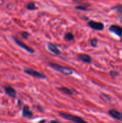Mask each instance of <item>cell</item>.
<instances>
[{
	"mask_svg": "<svg viewBox=\"0 0 122 123\" xmlns=\"http://www.w3.org/2000/svg\"><path fill=\"white\" fill-rule=\"evenodd\" d=\"M49 66L51 68L54 69V70H56L58 72L61 73L62 74L65 75H72L73 73L72 70L71 69L68 67H65L63 66H60L57 64L53 63V62H50Z\"/></svg>",
	"mask_w": 122,
	"mask_h": 123,
	"instance_id": "obj_1",
	"label": "cell"
},
{
	"mask_svg": "<svg viewBox=\"0 0 122 123\" xmlns=\"http://www.w3.org/2000/svg\"><path fill=\"white\" fill-rule=\"evenodd\" d=\"M59 115L62 118H65L68 120L71 121L76 123H88L84 120L83 118L78 117V116L73 115L69 114L67 113H59Z\"/></svg>",
	"mask_w": 122,
	"mask_h": 123,
	"instance_id": "obj_2",
	"label": "cell"
},
{
	"mask_svg": "<svg viewBox=\"0 0 122 123\" xmlns=\"http://www.w3.org/2000/svg\"><path fill=\"white\" fill-rule=\"evenodd\" d=\"M23 71L27 75H30L32 77H36V78H38V79H45L46 78V77L44 74L41 73L39 71H35V70H32V69H25Z\"/></svg>",
	"mask_w": 122,
	"mask_h": 123,
	"instance_id": "obj_3",
	"label": "cell"
},
{
	"mask_svg": "<svg viewBox=\"0 0 122 123\" xmlns=\"http://www.w3.org/2000/svg\"><path fill=\"white\" fill-rule=\"evenodd\" d=\"M87 25L91 28L96 31H102L104 28V25L102 22H96L94 20H90L87 23Z\"/></svg>",
	"mask_w": 122,
	"mask_h": 123,
	"instance_id": "obj_4",
	"label": "cell"
},
{
	"mask_svg": "<svg viewBox=\"0 0 122 123\" xmlns=\"http://www.w3.org/2000/svg\"><path fill=\"white\" fill-rule=\"evenodd\" d=\"M13 39H14L15 43L18 44V46H20V47H22V49H23L24 50H25L26 51H27V52H29V53H34V50L32 48H31V47H29V46H28V45H27L26 44H25L23 42L19 40V39L15 38V37H13Z\"/></svg>",
	"mask_w": 122,
	"mask_h": 123,
	"instance_id": "obj_5",
	"label": "cell"
},
{
	"mask_svg": "<svg viewBox=\"0 0 122 123\" xmlns=\"http://www.w3.org/2000/svg\"><path fill=\"white\" fill-rule=\"evenodd\" d=\"M5 94H7L9 97L14 98L16 95V91L13 87L10 85H5L4 86Z\"/></svg>",
	"mask_w": 122,
	"mask_h": 123,
	"instance_id": "obj_6",
	"label": "cell"
},
{
	"mask_svg": "<svg viewBox=\"0 0 122 123\" xmlns=\"http://www.w3.org/2000/svg\"><path fill=\"white\" fill-rule=\"evenodd\" d=\"M109 30L112 33H114L118 37L122 36V27L116 25H113L109 28Z\"/></svg>",
	"mask_w": 122,
	"mask_h": 123,
	"instance_id": "obj_7",
	"label": "cell"
},
{
	"mask_svg": "<svg viewBox=\"0 0 122 123\" xmlns=\"http://www.w3.org/2000/svg\"><path fill=\"white\" fill-rule=\"evenodd\" d=\"M108 114L113 118L122 121V114L116 110V109H110L108 110Z\"/></svg>",
	"mask_w": 122,
	"mask_h": 123,
	"instance_id": "obj_8",
	"label": "cell"
},
{
	"mask_svg": "<svg viewBox=\"0 0 122 123\" xmlns=\"http://www.w3.org/2000/svg\"><path fill=\"white\" fill-rule=\"evenodd\" d=\"M47 47L50 52H52V53H54V54L56 55L61 54V52H60V50L58 49V47L56 46L55 44H53V43H48Z\"/></svg>",
	"mask_w": 122,
	"mask_h": 123,
	"instance_id": "obj_9",
	"label": "cell"
},
{
	"mask_svg": "<svg viewBox=\"0 0 122 123\" xmlns=\"http://www.w3.org/2000/svg\"><path fill=\"white\" fill-rule=\"evenodd\" d=\"M22 115L23 117L30 118L32 116V112L30 110V108L28 106H24L23 107Z\"/></svg>",
	"mask_w": 122,
	"mask_h": 123,
	"instance_id": "obj_10",
	"label": "cell"
},
{
	"mask_svg": "<svg viewBox=\"0 0 122 123\" xmlns=\"http://www.w3.org/2000/svg\"><path fill=\"white\" fill-rule=\"evenodd\" d=\"M78 57L83 62H86V63H90L92 62V58L89 55L85 54V53H80Z\"/></svg>",
	"mask_w": 122,
	"mask_h": 123,
	"instance_id": "obj_11",
	"label": "cell"
},
{
	"mask_svg": "<svg viewBox=\"0 0 122 123\" xmlns=\"http://www.w3.org/2000/svg\"><path fill=\"white\" fill-rule=\"evenodd\" d=\"M59 90L60 91L63 92V93L67 94V95H72L73 94V92L72 91V90H71L70 89L68 88L61 87V88H59Z\"/></svg>",
	"mask_w": 122,
	"mask_h": 123,
	"instance_id": "obj_12",
	"label": "cell"
},
{
	"mask_svg": "<svg viewBox=\"0 0 122 123\" xmlns=\"http://www.w3.org/2000/svg\"><path fill=\"white\" fill-rule=\"evenodd\" d=\"M65 39L67 41H71L74 39V36L71 33H66L65 35Z\"/></svg>",
	"mask_w": 122,
	"mask_h": 123,
	"instance_id": "obj_13",
	"label": "cell"
},
{
	"mask_svg": "<svg viewBox=\"0 0 122 123\" xmlns=\"http://www.w3.org/2000/svg\"><path fill=\"white\" fill-rule=\"evenodd\" d=\"M98 43V40L96 38H92V39H91L90 41V44L91 46L94 47L97 46Z\"/></svg>",
	"mask_w": 122,
	"mask_h": 123,
	"instance_id": "obj_14",
	"label": "cell"
},
{
	"mask_svg": "<svg viewBox=\"0 0 122 123\" xmlns=\"http://www.w3.org/2000/svg\"><path fill=\"white\" fill-rule=\"evenodd\" d=\"M27 9L29 10H33L36 9V7H35V5L34 3H29L27 4Z\"/></svg>",
	"mask_w": 122,
	"mask_h": 123,
	"instance_id": "obj_15",
	"label": "cell"
},
{
	"mask_svg": "<svg viewBox=\"0 0 122 123\" xmlns=\"http://www.w3.org/2000/svg\"><path fill=\"white\" fill-rule=\"evenodd\" d=\"M113 9L116 10V11H117V13L122 14V5H117V6H116L115 7H114V8H113Z\"/></svg>",
	"mask_w": 122,
	"mask_h": 123,
	"instance_id": "obj_16",
	"label": "cell"
},
{
	"mask_svg": "<svg viewBox=\"0 0 122 123\" xmlns=\"http://www.w3.org/2000/svg\"><path fill=\"white\" fill-rule=\"evenodd\" d=\"M21 35L24 38H25V39L28 38V37H29V36H30V34H29V33H28V32H26V31L22 32V33H21Z\"/></svg>",
	"mask_w": 122,
	"mask_h": 123,
	"instance_id": "obj_17",
	"label": "cell"
},
{
	"mask_svg": "<svg viewBox=\"0 0 122 123\" xmlns=\"http://www.w3.org/2000/svg\"><path fill=\"white\" fill-rule=\"evenodd\" d=\"M110 75L112 76H113V77H117L118 75V73L116 71H113V70H112V71H110Z\"/></svg>",
	"mask_w": 122,
	"mask_h": 123,
	"instance_id": "obj_18",
	"label": "cell"
},
{
	"mask_svg": "<svg viewBox=\"0 0 122 123\" xmlns=\"http://www.w3.org/2000/svg\"><path fill=\"white\" fill-rule=\"evenodd\" d=\"M76 9L77 10H83V11H87V8L85 7H83V6H77L76 7Z\"/></svg>",
	"mask_w": 122,
	"mask_h": 123,
	"instance_id": "obj_19",
	"label": "cell"
},
{
	"mask_svg": "<svg viewBox=\"0 0 122 123\" xmlns=\"http://www.w3.org/2000/svg\"><path fill=\"white\" fill-rule=\"evenodd\" d=\"M50 123H60L59 121H56V120H52L50 121Z\"/></svg>",
	"mask_w": 122,
	"mask_h": 123,
	"instance_id": "obj_20",
	"label": "cell"
},
{
	"mask_svg": "<svg viewBox=\"0 0 122 123\" xmlns=\"http://www.w3.org/2000/svg\"><path fill=\"white\" fill-rule=\"evenodd\" d=\"M44 122H45V120H43V121H40V123H44Z\"/></svg>",
	"mask_w": 122,
	"mask_h": 123,
	"instance_id": "obj_21",
	"label": "cell"
}]
</instances>
